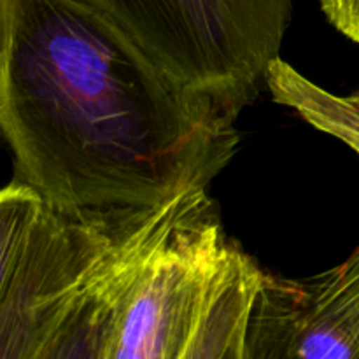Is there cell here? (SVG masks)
<instances>
[{"mask_svg":"<svg viewBox=\"0 0 359 359\" xmlns=\"http://www.w3.org/2000/svg\"><path fill=\"white\" fill-rule=\"evenodd\" d=\"M0 265V359H258L277 280L207 188L63 209L16 177Z\"/></svg>","mask_w":359,"mask_h":359,"instance_id":"cell-1","label":"cell"},{"mask_svg":"<svg viewBox=\"0 0 359 359\" xmlns=\"http://www.w3.org/2000/svg\"><path fill=\"white\" fill-rule=\"evenodd\" d=\"M237 119L86 0H0V126L18 179L55 205L207 188L237 154Z\"/></svg>","mask_w":359,"mask_h":359,"instance_id":"cell-2","label":"cell"},{"mask_svg":"<svg viewBox=\"0 0 359 359\" xmlns=\"http://www.w3.org/2000/svg\"><path fill=\"white\" fill-rule=\"evenodd\" d=\"M182 86L241 114L265 88L291 0H86Z\"/></svg>","mask_w":359,"mask_h":359,"instance_id":"cell-3","label":"cell"},{"mask_svg":"<svg viewBox=\"0 0 359 359\" xmlns=\"http://www.w3.org/2000/svg\"><path fill=\"white\" fill-rule=\"evenodd\" d=\"M259 359H359V248L311 279L277 277Z\"/></svg>","mask_w":359,"mask_h":359,"instance_id":"cell-4","label":"cell"},{"mask_svg":"<svg viewBox=\"0 0 359 359\" xmlns=\"http://www.w3.org/2000/svg\"><path fill=\"white\" fill-rule=\"evenodd\" d=\"M265 88L277 104L290 107L309 125L342 140L359 154V91L332 93L280 56L270 63Z\"/></svg>","mask_w":359,"mask_h":359,"instance_id":"cell-5","label":"cell"},{"mask_svg":"<svg viewBox=\"0 0 359 359\" xmlns=\"http://www.w3.org/2000/svg\"><path fill=\"white\" fill-rule=\"evenodd\" d=\"M330 23L359 44V0H319Z\"/></svg>","mask_w":359,"mask_h":359,"instance_id":"cell-6","label":"cell"}]
</instances>
